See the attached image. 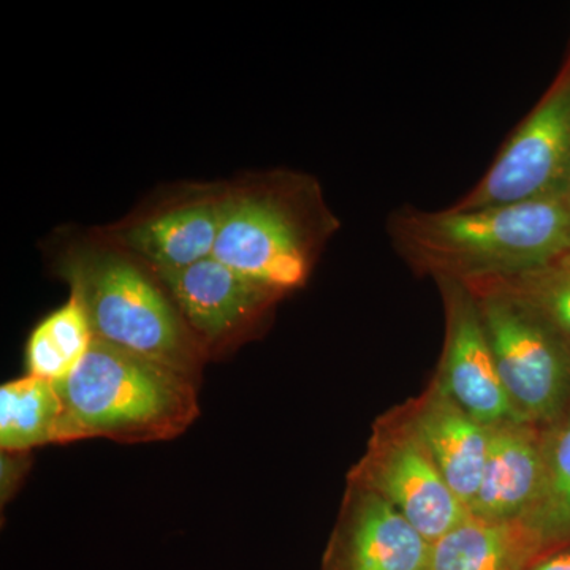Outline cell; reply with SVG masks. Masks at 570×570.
I'll use <instances>...</instances> for the list:
<instances>
[{
    "instance_id": "13",
    "label": "cell",
    "mask_w": 570,
    "mask_h": 570,
    "mask_svg": "<svg viewBox=\"0 0 570 570\" xmlns=\"http://www.w3.org/2000/svg\"><path fill=\"white\" fill-rule=\"evenodd\" d=\"M490 431L489 455L469 515L494 523L521 521L542 480L543 426L505 422Z\"/></svg>"
},
{
    "instance_id": "8",
    "label": "cell",
    "mask_w": 570,
    "mask_h": 570,
    "mask_svg": "<svg viewBox=\"0 0 570 570\" xmlns=\"http://www.w3.org/2000/svg\"><path fill=\"white\" fill-rule=\"evenodd\" d=\"M225 184H189L107 230L105 236L154 275L213 257L223 223Z\"/></svg>"
},
{
    "instance_id": "18",
    "label": "cell",
    "mask_w": 570,
    "mask_h": 570,
    "mask_svg": "<svg viewBox=\"0 0 570 570\" xmlns=\"http://www.w3.org/2000/svg\"><path fill=\"white\" fill-rule=\"evenodd\" d=\"M482 283L493 285L530 307L570 347V247L535 268L482 279Z\"/></svg>"
},
{
    "instance_id": "15",
    "label": "cell",
    "mask_w": 570,
    "mask_h": 570,
    "mask_svg": "<svg viewBox=\"0 0 570 570\" xmlns=\"http://www.w3.org/2000/svg\"><path fill=\"white\" fill-rule=\"evenodd\" d=\"M540 553L570 546V403L543 426V471L539 493L520 521Z\"/></svg>"
},
{
    "instance_id": "1",
    "label": "cell",
    "mask_w": 570,
    "mask_h": 570,
    "mask_svg": "<svg viewBox=\"0 0 570 570\" xmlns=\"http://www.w3.org/2000/svg\"><path fill=\"white\" fill-rule=\"evenodd\" d=\"M387 235L419 275L463 284L512 276L570 247L568 194L478 209L404 205L389 214Z\"/></svg>"
},
{
    "instance_id": "16",
    "label": "cell",
    "mask_w": 570,
    "mask_h": 570,
    "mask_svg": "<svg viewBox=\"0 0 570 570\" xmlns=\"http://www.w3.org/2000/svg\"><path fill=\"white\" fill-rule=\"evenodd\" d=\"M63 403L58 384L29 376L0 387V449L28 453L33 448L61 444Z\"/></svg>"
},
{
    "instance_id": "7",
    "label": "cell",
    "mask_w": 570,
    "mask_h": 570,
    "mask_svg": "<svg viewBox=\"0 0 570 570\" xmlns=\"http://www.w3.org/2000/svg\"><path fill=\"white\" fill-rule=\"evenodd\" d=\"M387 499L431 543L469 517L422 444L404 407L379 420L365 456L348 474Z\"/></svg>"
},
{
    "instance_id": "20",
    "label": "cell",
    "mask_w": 570,
    "mask_h": 570,
    "mask_svg": "<svg viewBox=\"0 0 570 570\" xmlns=\"http://www.w3.org/2000/svg\"><path fill=\"white\" fill-rule=\"evenodd\" d=\"M568 202H569V208H570V186H569V190H568Z\"/></svg>"
},
{
    "instance_id": "4",
    "label": "cell",
    "mask_w": 570,
    "mask_h": 570,
    "mask_svg": "<svg viewBox=\"0 0 570 570\" xmlns=\"http://www.w3.org/2000/svg\"><path fill=\"white\" fill-rule=\"evenodd\" d=\"M58 389L61 444L94 438L121 444L170 441L200 412L195 379L97 337Z\"/></svg>"
},
{
    "instance_id": "6",
    "label": "cell",
    "mask_w": 570,
    "mask_h": 570,
    "mask_svg": "<svg viewBox=\"0 0 570 570\" xmlns=\"http://www.w3.org/2000/svg\"><path fill=\"white\" fill-rule=\"evenodd\" d=\"M570 186V50L542 99L515 127L479 183L455 209L523 204L568 194Z\"/></svg>"
},
{
    "instance_id": "14",
    "label": "cell",
    "mask_w": 570,
    "mask_h": 570,
    "mask_svg": "<svg viewBox=\"0 0 570 570\" xmlns=\"http://www.w3.org/2000/svg\"><path fill=\"white\" fill-rule=\"evenodd\" d=\"M540 557L520 521L494 523L469 515L433 542L428 570H527Z\"/></svg>"
},
{
    "instance_id": "17",
    "label": "cell",
    "mask_w": 570,
    "mask_h": 570,
    "mask_svg": "<svg viewBox=\"0 0 570 570\" xmlns=\"http://www.w3.org/2000/svg\"><path fill=\"white\" fill-rule=\"evenodd\" d=\"M94 332L85 306L70 294L66 305L36 326L26 347L29 376L59 382L77 370L94 343Z\"/></svg>"
},
{
    "instance_id": "3",
    "label": "cell",
    "mask_w": 570,
    "mask_h": 570,
    "mask_svg": "<svg viewBox=\"0 0 570 570\" xmlns=\"http://www.w3.org/2000/svg\"><path fill=\"white\" fill-rule=\"evenodd\" d=\"M59 275L85 306L94 336L195 379L209 358L167 288L108 236L75 243Z\"/></svg>"
},
{
    "instance_id": "12",
    "label": "cell",
    "mask_w": 570,
    "mask_h": 570,
    "mask_svg": "<svg viewBox=\"0 0 570 570\" xmlns=\"http://www.w3.org/2000/svg\"><path fill=\"white\" fill-rule=\"evenodd\" d=\"M404 411L450 490L469 509L489 455L490 426L471 417L436 381Z\"/></svg>"
},
{
    "instance_id": "11",
    "label": "cell",
    "mask_w": 570,
    "mask_h": 570,
    "mask_svg": "<svg viewBox=\"0 0 570 570\" xmlns=\"http://www.w3.org/2000/svg\"><path fill=\"white\" fill-rule=\"evenodd\" d=\"M431 547L387 499L348 480L321 570H428Z\"/></svg>"
},
{
    "instance_id": "19",
    "label": "cell",
    "mask_w": 570,
    "mask_h": 570,
    "mask_svg": "<svg viewBox=\"0 0 570 570\" xmlns=\"http://www.w3.org/2000/svg\"><path fill=\"white\" fill-rule=\"evenodd\" d=\"M527 570H570V547L542 554Z\"/></svg>"
},
{
    "instance_id": "2",
    "label": "cell",
    "mask_w": 570,
    "mask_h": 570,
    "mask_svg": "<svg viewBox=\"0 0 570 570\" xmlns=\"http://www.w3.org/2000/svg\"><path fill=\"white\" fill-rule=\"evenodd\" d=\"M340 220L321 183L273 170L225 184L223 223L213 257L279 295L303 287Z\"/></svg>"
},
{
    "instance_id": "5",
    "label": "cell",
    "mask_w": 570,
    "mask_h": 570,
    "mask_svg": "<svg viewBox=\"0 0 570 570\" xmlns=\"http://www.w3.org/2000/svg\"><path fill=\"white\" fill-rule=\"evenodd\" d=\"M480 317L502 385L523 422L546 426L570 403V347L534 311L493 285L474 281Z\"/></svg>"
},
{
    "instance_id": "9",
    "label": "cell",
    "mask_w": 570,
    "mask_h": 570,
    "mask_svg": "<svg viewBox=\"0 0 570 570\" xmlns=\"http://www.w3.org/2000/svg\"><path fill=\"white\" fill-rule=\"evenodd\" d=\"M445 311V343L434 381L485 426L523 422L510 403L475 296L459 281H436Z\"/></svg>"
},
{
    "instance_id": "10",
    "label": "cell",
    "mask_w": 570,
    "mask_h": 570,
    "mask_svg": "<svg viewBox=\"0 0 570 570\" xmlns=\"http://www.w3.org/2000/svg\"><path fill=\"white\" fill-rule=\"evenodd\" d=\"M156 276L208 355L246 336L283 298L214 257Z\"/></svg>"
}]
</instances>
